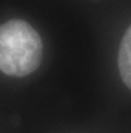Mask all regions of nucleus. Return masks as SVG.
Returning <instances> with one entry per match:
<instances>
[{"instance_id": "nucleus-2", "label": "nucleus", "mask_w": 131, "mask_h": 133, "mask_svg": "<svg viewBox=\"0 0 131 133\" xmlns=\"http://www.w3.org/2000/svg\"><path fill=\"white\" fill-rule=\"evenodd\" d=\"M119 73L123 82L131 89V26L127 28L120 42L119 55H118Z\"/></svg>"}, {"instance_id": "nucleus-1", "label": "nucleus", "mask_w": 131, "mask_h": 133, "mask_svg": "<svg viewBox=\"0 0 131 133\" xmlns=\"http://www.w3.org/2000/svg\"><path fill=\"white\" fill-rule=\"evenodd\" d=\"M42 39L24 20L13 19L0 26V71L11 77H26L42 62Z\"/></svg>"}]
</instances>
